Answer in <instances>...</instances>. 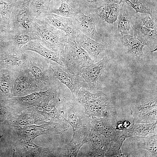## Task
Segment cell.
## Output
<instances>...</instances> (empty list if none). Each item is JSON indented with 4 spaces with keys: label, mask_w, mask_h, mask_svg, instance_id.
I'll list each match as a JSON object with an SVG mask.
<instances>
[{
    "label": "cell",
    "mask_w": 157,
    "mask_h": 157,
    "mask_svg": "<svg viewBox=\"0 0 157 157\" xmlns=\"http://www.w3.org/2000/svg\"><path fill=\"white\" fill-rule=\"evenodd\" d=\"M55 90L49 88L44 91L35 92L22 97H13L9 101L13 105L23 107L41 106L51 97Z\"/></svg>",
    "instance_id": "14"
},
{
    "label": "cell",
    "mask_w": 157,
    "mask_h": 157,
    "mask_svg": "<svg viewBox=\"0 0 157 157\" xmlns=\"http://www.w3.org/2000/svg\"><path fill=\"white\" fill-rule=\"evenodd\" d=\"M6 42L22 49L30 41L40 40L37 34L32 28L29 29H8L5 38Z\"/></svg>",
    "instance_id": "16"
},
{
    "label": "cell",
    "mask_w": 157,
    "mask_h": 157,
    "mask_svg": "<svg viewBox=\"0 0 157 157\" xmlns=\"http://www.w3.org/2000/svg\"><path fill=\"white\" fill-rule=\"evenodd\" d=\"M86 143L85 139L78 143L70 141L69 143L58 149V156L77 157L81 147Z\"/></svg>",
    "instance_id": "28"
},
{
    "label": "cell",
    "mask_w": 157,
    "mask_h": 157,
    "mask_svg": "<svg viewBox=\"0 0 157 157\" xmlns=\"http://www.w3.org/2000/svg\"><path fill=\"white\" fill-rule=\"evenodd\" d=\"M81 11L85 14L96 12L111 0H76Z\"/></svg>",
    "instance_id": "26"
},
{
    "label": "cell",
    "mask_w": 157,
    "mask_h": 157,
    "mask_svg": "<svg viewBox=\"0 0 157 157\" xmlns=\"http://www.w3.org/2000/svg\"><path fill=\"white\" fill-rule=\"evenodd\" d=\"M73 19L74 24L78 31L90 38L104 44L103 36L96 30V25L99 20L96 12L85 14L81 10Z\"/></svg>",
    "instance_id": "8"
},
{
    "label": "cell",
    "mask_w": 157,
    "mask_h": 157,
    "mask_svg": "<svg viewBox=\"0 0 157 157\" xmlns=\"http://www.w3.org/2000/svg\"><path fill=\"white\" fill-rule=\"evenodd\" d=\"M32 28L44 46L61 56L68 42L65 33L52 25L45 17L35 19Z\"/></svg>",
    "instance_id": "2"
},
{
    "label": "cell",
    "mask_w": 157,
    "mask_h": 157,
    "mask_svg": "<svg viewBox=\"0 0 157 157\" xmlns=\"http://www.w3.org/2000/svg\"><path fill=\"white\" fill-rule=\"evenodd\" d=\"M22 49L24 51H30L35 52L46 59L61 65L60 54L46 48L38 40L30 41L23 46Z\"/></svg>",
    "instance_id": "21"
},
{
    "label": "cell",
    "mask_w": 157,
    "mask_h": 157,
    "mask_svg": "<svg viewBox=\"0 0 157 157\" xmlns=\"http://www.w3.org/2000/svg\"><path fill=\"white\" fill-rule=\"evenodd\" d=\"M124 138L120 137L115 140L113 144L109 145V148L104 154L106 156H111L121 155V146Z\"/></svg>",
    "instance_id": "32"
},
{
    "label": "cell",
    "mask_w": 157,
    "mask_h": 157,
    "mask_svg": "<svg viewBox=\"0 0 157 157\" xmlns=\"http://www.w3.org/2000/svg\"><path fill=\"white\" fill-rule=\"evenodd\" d=\"M76 41L88 53L95 63L108 54L106 45L86 36L78 31L76 37Z\"/></svg>",
    "instance_id": "13"
},
{
    "label": "cell",
    "mask_w": 157,
    "mask_h": 157,
    "mask_svg": "<svg viewBox=\"0 0 157 157\" xmlns=\"http://www.w3.org/2000/svg\"><path fill=\"white\" fill-rule=\"evenodd\" d=\"M136 138L138 145L141 148L145 149L153 153L156 154V144L153 138Z\"/></svg>",
    "instance_id": "31"
},
{
    "label": "cell",
    "mask_w": 157,
    "mask_h": 157,
    "mask_svg": "<svg viewBox=\"0 0 157 157\" xmlns=\"http://www.w3.org/2000/svg\"><path fill=\"white\" fill-rule=\"evenodd\" d=\"M31 116L28 115L23 116L19 120L18 122L21 125H27L33 124V120Z\"/></svg>",
    "instance_id": "34"
},
{
    "label": "cell",
    "mask_w": 157,
    "mask_h": 157,
    "mask_svg": "<svg viewBox=\"0 0 157 157\" xmlns=\"http://www.w3.org/2000/svg\"><path fill=\"white\" fill-rule=\"evenodd\" d=\"M122 42L127 49V53L131 57L140 63L143 62V48L145 45L134 35H124Z\"/></svg>",
    "instance_id": "20"
},
{
    "label": "cell",
    "mask_w": 157,
    "mask_h": 157,
    "mask_svg": "<svg viewBox=\"0 0 157 157\" xmlns=\"http://www.w3.org/2000/svg\"><path fill=\"white\" fill-rule=\"evenodd\" d=\"M119 5L113 2L106 4L96 12L98 18L108 24H113L118 18Z\"/></svg>",
    "instance_id": "24"
},
{
    "label": "cell",
    "mask_w": 157,
    "mask_h": 157,
    "mask_svg": "<svg viewBox=\"0 0 157 157\" xmlns=\"http://www.w3.org/2000/svg\"><path fill=\"white\" fill-rule=\"evenodd\" d=\"M125 2L135 10L136 15L138 13L153 14L154 6L146 0H124Z\"/></svg>",
    "instance_id": "29"
},
{
    "label": "cell",
    "mask_w": 157,
    "mask_h": 157,
    "mask_svg": "<svg viewBox=\"0 0 157 157\" xmlns=\"http://www.w3.org/2000/svg\"><path fill=\"white\" fill-rule=\"evenodd\" d=\"M30 60L26 51L6 42L0 46V69L16 72L28 69Z\"/></svg>",
    "instance_id": "6"
},
{
    "label": "cell",
    "mask_w": 157,
    "mask_h": 157,
    "mask_svg": "<svg viewBox=\"0 0 157 157\" xmlns=\"http://www.w3.org/2000/svg\"><path fill=\"white\" fill-rule=\"evenodd\" d=\"M156 16V15H154L153 14L150 15L142 13H140L139 17L141 23L143 26L149 29L157 30Z\"/></svg>",
    "instance_id": "30"
},
{
    "label": "cell",
    "mask_w": 157,
    "mask_h": 157,
    "mask_svg": "<svg viewBox=\"0 0 157 157\" xmlns=\"http://www.w3.org/2000/svg\"><path fill=\"white\" fill-rule=\"evenodd\" d=\"M134 35L150 49L151 52L157 51V30L148 28L141 24L138 16H136L133 21Z\"/></svg>",
    "instance_id": "15"
},
{
    "label": "cell",
    "mask_w": 157,
    "mask_h": 157,
    "mask_svg": "<svg viewBox=\"0 0 157 157\" xmlns=\"http://www.w3.org/2000/svg\"><path fill=\"white\" fill-rule=\"evenodd\" d=\"M31 0H17L11 15L9 29H29L35 20L29 10Z\"/></svg>",
    "instance_id": "9"
},
{
    "label": "cell",
    "mask_w": 157,
    "mask_h": 157,
    "mask_svg": "<svg viewBox=\"0 0 157 157\" xmlns=\"http://www.w3.org/2000/svg\"><path fill=\"white\" fill-rule=\"evenodd\" d=\"M7 30L5 26L0 25V46L3 45L6 42Z\"/></svg>",
    "instance_id": "35"
},
{
    "label": "cell",
    "mask_w": 157,
    "mask_h": 157,
    "mask_svg": "<svg viewBox=\"0 0 157 157\" xmlns=\"http://www.w3.org/2000/svg\"><path fill=\"white\" fill-rule=\"evenodd\" d=\"M0 25L4 26L3 25V22L0 16Z\"/></svg>",
    "instance_id": "37"
},
{
    "label": "cell",
    "mask_w": 157,
    "mask_h": 157,
    "mask_svg": "<svg viewBox=\"0 0 157 157\" xmlns=\"http://www.w3.org/2000/svg\"><path fill=\"white\" fill-rule=\"evenodd\" d=\"M18 72L0 69V101H9L12 97L14 82Z\"/></svg>",
    "instance_id": "18"
},
{
    "label": "cell",
    "mask_w": 157,
    "mask_h": 157,
    "mask_svg": "<svg viewBox=\"0 0 157 157\" xmlns=\"http://www.w3.org/2000/svg\"><path fill=\"white\" fill-rule=\"evenodd\" d=\"M39 91L40 89L29 69L17 73L14 82L12 97L24 96Z\"/></svg>",
    "instance_id": "11"
},
{
    "label": "cell",
    "mask_w": 157,
    "mask_h": 157,
    "mask_svg": "<svg viewBox=\"0 0 157 157\" xmlns=\"http://www.w3.org/2000/svg\"><path fill=\"white\" fill-rule=\"evenodd\" d=\"M124 0H111L112 2L117 3L119 4H120L122 3L123 2Z\"/></svg>",
    "instance_id": "36"
},
{
    "label": "cell",
    "mask_w": 157,
    "mask_h": 157,
    "mask_svg": "<svg viewBox=\"0 0 157 157\" xmlns=\"http://www.w3.org/2000/svg\"><path fill=\"white\" fill-rule=\"evenodd\" d=\"M155 124H139L136 125L135 126L133 129L130 130V133H129V135L132 132L134 131V134H138V135H146V134H148L151 132V131H154V126Z\"/></svg>",
    "instance_id": "33"
},
{
    "label": "cell",
    "mask_w": 157,
    "mask_h": 157,
    "mask_svg": "<svg viewBox=\"0 0 157 157\" xmlns=\"http://www.w3.org/2000/svg\"><path fill=\"white\" fill-rule=\"evenodd\" d=\"M45 17L52 25L65 33L68 38H76L78 31L74 24L73 18L63 17L50 13Z\"/></svg>",
    "instance_id": "17"
},
{
    "label": "cell",
    "mask_w": 157,
    "mask_h": 157,
    "mask_svg": "<svg viewBox=\"0 0 157 157\" xmlns=\"http://www.w3.org/2000/svg\"><path fill=\"white\" fill-rule=\"evenodd\" d=\"M60 0V6L50 10V13L63 17L73 18L81 10L76 0Z\"/></svg>",
    "instance_id": "23"
},
{
    "label": "cell",
    "mask_w": 157,
    "mask_h": 157,
    "mask_svg": "<svg viewBox=\"0 0 157 157\" xmlns=\"http://www.w3.org/2000/svg\"><path fill=\"white\" fill-rule=\"evenodd\" d=\"M121 3L118 16V30L122 36L124 35H134L133 21L132 20L130 13L124 4L123 2Z\"/></svg>",
    "instance_id": "22"
},
{
    "label": "cell",
    "mask_w": 157,
    "mask_h": 157,
    "mask_svg": "<svg viewBox=\"0 0 157 157\" xmlns=\"http://www.w3.org/2000/svg\"><path fill=\"white\" fill-rule=\"evenodd\" d=\"M48 63L56 79L66 86L74 98L81 88H85V85L80 75L72 74L63 66L52 61Z\"/></svg>",
    "instance_id": "10"
},
{
    "label": "cell",
    "mask_w": 157,
    "mask_h": 157,
    "mask_svg": "<svg viewBox=\"0 0 157 157\" xmlns=\"http://www.w3.org/2000/svg\"><path fill=\"white\" fill-rule=\"evenodd\" d=\"M65 106L68 113L67 120L73 130L70 141L78 143L87 137L90 131V117L85 113L83 106L74 99L66 101Z\"/></svg>",
    "instance_id": "3"
},
{
    "label": "cell",
    "mask_w": 157,
    "mask_h": 157,
    "mask_svg": "<svg viewBox=\"0 0 157 157\" xmlns=\"http://www.w3.org/2000/svg\"><path fill=\"white\" fill-rule=\"evenodd\" d=\"M17 0H0V16L3 26L9 29L10 18Z\"/></svg>",
    "instance_id": "27"
},
{
    "label": "cell",
    "mask_w": 157,
    "mask_h": 157,
    "mask_svg": "<svg viewBox=\"0 0 157 157\" xmlns=\"http://www.w3.org/2000/svg\"><path fill=\"white\" fill-rule=\"evenodd\" d=\"M110 60L108 54L99 61L81 69L78 74L83 80L85 89L89 91L98 87L106 72Z\"/></svg>",
    "instance_id": "7"
},
{
    "label": "cell",
    "mask_w": 157,
    "mask_h": 157,
    "mask_svg": "<svg viewBox=\"0 0 157 157\" xmlns=\"http://www.w3.org/2000/svg\"><path fill=\"white\" fill-rule=\"evenodd\" d=\"M83 107L90 117H105L110 120L113 107L106 95L101 91L92 93L81 88L74 98Z\"/></svg>",
    "instance_id": "1"
},
{
    "label": "cell",
    "mask_w": 157,
    "mask_h": 157,
    "mask_svg": "<svg viewBox=\"0 0 157 157\" xmlns=\"http://www.w3.org/2000/svg\"><path fill=\"white\" fill-rule=\"evenodd\" d=\"M51 0H31L29 5L30 14L35 19L45 17L50 13Z\"/></svg>",
    "instance_id": "25"
},
{
    "label": "cell",
    "mask_w": 157,
    "mask_h": 157,
    "mask_svg": "<svg viewBox=\"0 0 157 157\" xmlns=\"http://www.w3.org/2000/svg\"><path fill=\"white\" fill-rule=\"evenodd\" d=\"M88 147L82 156L102 157L108 149L110 140L91 127L87 137L84 139Z\"/></svg>",
    "instance_id": "12"
},
{
    "label": "cell",
    "mask_w": 157,
    "mask_h": 157,
    "mask_svg": "<svg viewBox=\"0 0 157 157\" xmlns=\"http://www.w3.org/2000/svg\"><path fill=\"white\" fill-rule=\"evenodd\" d=\"M25 51L29 58V70L35 79L40 91H45L56 86V78L49 66V60L34 52Z\"/></svg>",
    "instance_id": "5"
},
{
    "label": "cell",
    "mask_w": 157,
    "mask_h": 157,
    "mask_svg": "<svg viewBox=\"0 0 157 157\" xmlns=\"http://www.w3.org/2000/svg\"><path fill=\"white\" fill-rule=\"evenodd\" d=\"M61 66L69 73L78 74L83 66L95 63L88 53L76 41L68 38V42L60 57Z\"/></svg>",
    "instance_id": "4"
},
{
    "label": "cell",
    "mask_w": 157,
    "mask_h": 157,
    "mask_svg": "<svg viewBox=\"0 0 157 157\" xmlns=\"http://www.w3.org/2000/svg\"><path fill=\"white\" fill-rule=\"evenodd\" d=\"M110 120L105 117H90L92 128L110 141H115L120 137V135L117 131L112 127Z\"/></svg>",
    "instance_id": "19"
}]
</instances>
